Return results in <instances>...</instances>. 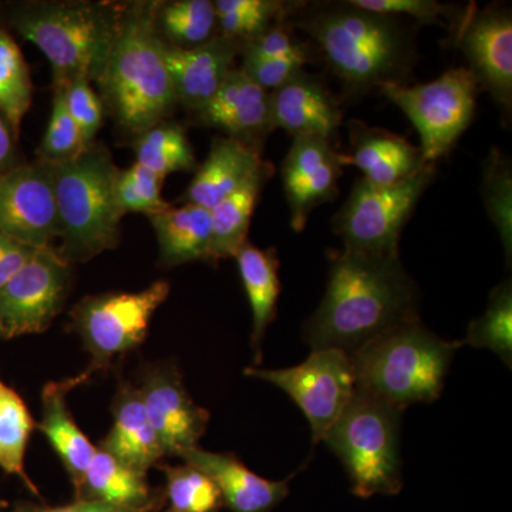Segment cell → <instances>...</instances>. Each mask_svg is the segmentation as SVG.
<instances>
[{
    "label": "cell",
    "instance_id": "cell-11",
    "mask_svg": "<svg viewBox=\"0 0 512 512\" xmlns=\"http://www.w3.org/2000/svg\"><path fill=\"white\" fill-rule=\"evenodd\" d=\"M244 375L284 390L311 424L315 444L325 439L356 392L352 359L339 349L312 350L305 362L288 369L247 367Z\"/></svg>",
    "mask_w": 512,
    "mask_h": 512
},
{
    "label": "cell",
    "instance_id": "cell-4",
    "mask_svg": "<svg viewBox=\"0 0 512 512\" xmlns=\"http://www.w3.org/2000/svg\"><path fill=\"white\" fill-rule=\"evenodd\" d=\"M121 3L28 0L0 6L2 19L52 66L53 89L84 77L96 83L109 57Z\"/></svg>",
    "mask_w": 512,
    "mask_h": 512
},
{
    "label": "cell",
    "instance_id": "cell-22",
    "mask_svg": "<svg viewBox=\"0 0 512 512\" xmlns=\"http://www.w3.org/2000/svg\"><path fill=\"white\" fill-rule=\"evenodd\" d=\"M92 375L93 373L86 369L79 376L69 377L62 382L47 383L42 392V420L37 424V429L45 434L50 446L69 473L76 493H79L82 487L84 474L96 454L97 447L93 446L92 441L87 439L86 434L74 421L73 414L67 406V394L87 382Z\"/></svg>",
    "mask_w": 512,
    "mask_h": 512
},
{
    "label": "cell",
    "instance_id": "cell-23",
    "mask_svg": "<svg viewBox=\"0 0 512 512\" xmlns=\"http://www.w3.org/2000/svg\"><path fill=\"white\" fill-rule=\"evenodd\" d=\"M350 138L352 153L345 154V163L359 168L363 180L370 184L384 187L400 183L426 165L419 147L390 131L352 121Z\"/></svg>",
    "mask_w": 512,
    "mask_h": 512
},
{
    "label": "cell",
    "instance_id": "cell-10",
    "mask_svg": "<svg viewBox=\"0 0 512 512\" xmlns=\"http://www.w3.org/2000/svg\"><path fill=\"white\" fill-rule=\"evenodd\" d=\"M170 291L168 282L158 281L143 291L87 296L74 306L72 329L92 355L90 372L107 369L116 357L144 342L154 313Z\"/></svg>",
    "mask_w": 512,
    "mask_h": 512
},
{
    "label": "cell",
    "instance_id": "cell-26",
    "mask_svg": "<svg viewBox=\"0 0 512 512\" xmlns=\"http://www.w3.org/2000/svg\"><path fill=\"white\" fill-rule=\"evenodd\" d=\"M234 258L237 259L239 275L251 306V345L256 362H259L262 340L266 329L276 318V306L281 295L279 259L275 248L261 249L248 241Z\"/></svg>",
    "mask_w": 512,
    "mask_h": 512
},
{
    "label": "cell",
    "instance_id": "cell-12",
    "mask_svg": "<svg viewBox=\"0 0 512 512\" xmlns=\"http://www.w3.org/2000/svg\"><path fill=\"white\" fill-rule=\"evenodd\" d=\"M73 265L55 247L40 248L0 289V326L3 338L45 332L62 311L72 285Z\"/></svg>",
    "mask_w": 512,
    "mask_h": 512
},
{
    "label": "cell",
    "instance_id": "cell-16",
    "mask_svg": "<svg viewBox=\"0 0 512 512\" xmlns=\"http://www.w3.org/2000/svg\"><path fill=\"white\" fill-rule=\"evenodd\" d=\"M137 392L165 456L180 457L198 446L208 429L210 413L194 403L177 369H151Z\"/></svg>",
    "mask_w": 512,
    "mask_h": 512
},
{
    "label": "cell",
    "instance_id": "cell-20",
    "mask_svg": "<svg viewBox=\"0 0 512 512\" xmlns=\"http://www.w3.org/2000/svg\"><path fill=\"white\" fill-rule=\"evenodd\" d=\"M217 484L225 507L232 512H272L289 494V480H266L249 470L232 453H212L192 447L180 456Z\"/></svg>",
    "mask_w": 512,
    "mask_h": 512
},
{
    "label": "cell",
    "instance_id": "cell-19",
    "mask_svg": "<svg viewBox=\"0 0 512 512\" xmlns=\"http://www.w3.org/2000/svg\"><path fill=\"white\" fill-rule=\"evenodd\" d=\"M271 101L272 127L296 136H316L332 141L342 124L338 101L318 77L302 72L274 92Z\"/></svg>",
    "mask_w": 512,
    "mask_h": 512
},
{
    "label": "cell",
    "instance_id": "cell-48",
    "mask_svg": "<svg viewBox=\"0 0 512 512\" xmlns=\"http://www.w3.org/2000/svg\"><path fill=\"white\" fill-rule=\"evenodd\" d=\"M0 339H5V338H3V330H2V326H0Z\"/></svg>",
    "mask_w": 512,
    "mask_h": 512
},
{
    "label": "cell",
    "instance_id": "cell-17",
    "mask_svg": "<svg viewBox=\"0 0 512 512\" xmlns=\"http://www.w3.org/2000/svg\"><path fill=\"white\" fill-rule=\"evenodd\" d=\"M194 114L201 126L220 128L227 137L259 151L274 130L269 93L256 86L241 67L232 70L217 94Z\"/></svg>",
    "mask_w": 512,
    "mask_h": 512
},
{
    "label": "cell",
    "instance_id": "cell-6",
    "mask_svg": "<svg viewBox=\"0 0 512 512\" xmlns=\"http://www.w3.org/2000/svg\"><path fill=\"white\" fill-rule=\"evenodd\" d=\"M53 165L60 218V247L67 264H82L119 247L124 214L116 198L120 168L106 147L94 143L79 157Z\"/></svg>",
    "mask_w": 512,
    "mask_h": 512
},
{
    "label": "cell",
    "instance_id": "cell-49",
    "mask_svg": "<svg viewBox=\"0 0 512 512\" xmlns=\"http://www.w3.org/2000/svg\"><path fill=\"white\" fill-rule=\"evenodd\" d=\"M168 512H171V511H168Z\"/></svg>",
    "mask_w": 512,
    "mask_h": 512
},
{
    "label": "cell",
    "instance_id": "cell-33",
    "mask_svg": "<svg viewBox=\"0 0 512 512\" xmlns=\"http://www.w3.org/2000/svg\"><path fill=\"white\" fill-rule=\"evenodd\" d=\"M32 97V79L22 50L8 30L0 28V117L16 137H19Z\"/></svg>",
    "mask_w": 512,
    "mask_h": 512
},
{
    "label": "cell",
    "instance_id": "cell-24",
    "mask_svg": "<svg viewBox=\"0 0 512 512\" xmlns=\"http://www.w3.org/2000/svg\"><path fill=\"white\" fill-rule=\"evenodd\" d=\"M100 448L144 474L165 457L137 389L131 384H121L113 404V424Z\"/></svg>",
    "mask_w": 512,
    "mask_h": 512
},
{
    "label": "cell",
    "instance_id": "cell-37",
    "mask_svg": "<svg viewBox=\"0 0 512 512\" xmlns=\"http://www.w3.org/2000/svg\"><path fill=\"white\" fill-rule=\"evenodd\" d=\"M52 114L47 124L45 136L37 148V160L43 163L60 164L79 157L86 148L80 128L74 123L66 109L63 94L53 90Z\"/></svg>",
    "mask_w": 512,
    "mask_h": 512
},
{
    "label": "cell",
    "instance_id": "cell-29",
    "mask_svg": "<svg viewBox=\"0 0 512 512\" xmlns=\"http://www.w3.org/2000/svg\"><path fill=\"white\" fill-rule=\"evenodd\" d=\"M35 429L22 397L0 380V468L8 476L18 477L30 493L40 497L39 488L25 470L26 450Z\"/></svg>",
    "mask_w": 512,
    "mask_h": 512
},
{
    "label": "cell",
    "instance_id": "cell-30",
    "mask_svg": "<svg viewBox=\"0 0 512 512\" xmlns=\"http://www.w3.org/2000/svg\"><path fill=\"white\" fill-rule=\"evenodd\" d=\"M156 26L167 45L180 49L204 45L220 35L214 2L210 0L157 2Z\"/></svg>",
    "mask_w": 512,
    "mask_h": 512
},
{
    "label": "cell",
    "instance_id": "cell-7",
    "mask_svg": "<svg viewBox=\"0 0 512 512\" xmlns=\"http://www.w3.org/2000/svg\"><path fill=\"white\" fill-rule=\"evenodd\" d=\"M404 410L356 389L325 441L342 461L356 497L402 491L400 421Z\"/></svg>",
    "mask_w": 512,
    "mask_h": 512
},
{
    "label": "cell",
    "instance_id": "cell-13",
    "mask_svg": "<svg viewBox=\"0 0 512 512\" xmlns=\"http://www.w3.org/2000/svg\"><path fill=\"white\" fill-rule=\"evenodd\" d=\"M0 231L35 248L60 239L53 165L22 163L0 177Z\"/></svg>",
    "mask_w": 512,
    "mask_h": 512
},
{
    "label": "cell",
    "instance_id": "cell-18",
    "mask_svg": "<svg viewBox=\"0 0 512 512\" xmlns=\"http://www.w3.org/2000/svg\"><path fill=\"white\" fill-rule=\"evenodd\" d=\"M242 45L217 35L210 42L192 49L165 43V62L173 79L178 104L192 113L204 107L221 89L232 70Z\"/></svg>",
    "mask_w": 512,
    "mask_h": 512
},
{
    "label": "cell",
    "instance_id": "cell-35",
    "mask_svg": "<svg viewBox=\"0 0 512 512\" xmlns=\"http://www.w3.org/2000/svg\"><path fill=\"white\" fill-rule=\"evenodd\" d=\"M483 201L488 217L497 228L508 261L512 251V167L510 158L493 148L483 167Z\"/></svg>",
    "mask_w": 512,
    "mask_h": 512
},
{
    "label": "cell",
    "instance_id": "cell-47",
    "mask_svg": "<svg viewBox=\"0 0 512 512\" xmlns=\"http://www.w3.org/2000/svg\"><path fill=\"white\" fill-rule=\"evenodd\" d=\"M8 507V503L6 501H3L2 498H0V508Z\"/></svg>",
    "mask_w": 512,
    "mask_h": 512
},
{
    "label": "cell",
    "instance_id": "cell-31",
    "mask_svg": "<svg viewBox=\"0 0 512 512\" xmlns=\"http://www.w3.org/2000/svg\"><path fill=\"white\" fill-rule=\"evenodd\" d=\"M136 163L153 171L161 180L173 173H191L198 168L185 128L173 121H161L134 138Z\"/></svg>",
    "mask_w": 512,
    "mask_h": 512
},
{
    "label": "cell",
    "instance_id": "cell-34",
    "mask_svg": "<svg viewBox=\"0 0 512 512\" xmlns=\"http://www.w3.org/2000/svg\"><path fill=\"white\" fill-rule=\"evenodd\" d=\"M463 345L490 349L511 366L512 359V288L511 281L503 282L491 293L484 315L468 326Z\"/></svg>",
    "mask_w": 512,
    "mask_h": 512
},
{
    "label": "cell",
    "instance_id": "cell-25",
    "mask_svg": "<svg viewBox=\"0 0 512 512\" xmlns=\"http://www.w3.org/2000/svg\"><path fill=\"white\" fill-rule=\"evenodd\" d=\"M148 220L157 235L160 264L165 268L211 261V212L198 205L168 207Z\"/></svg>",
    "mask_w": 512,
    "mask_h": 512
},
{
    "label": "cell",
    "instance_id": "cell-40",
    "mask_svg": "<svg viewBox=\"0 0 512 512\" xmlns=\"http://www.w3.org/2000/svg\"><path fill=\"white\" fill-rule=\"evenodd\" d=\"M311 60L309 55H296L288 57H276V59H249L242 60V72L256 86L272 93L279 87L292 80L296 74L301 73L303 66Z\"/></svg>",
    "mask_w": 512,
    "mask_h": 512
},
{
    "label": "cell",
    "instance_id": "cell-21",
    "mask_svg": "<svg viewBox=\"0 0 512 512\" xmlns=\"http://www.w3.org/2000/svg\"><path fill=\"white\" fill-rule=\"evenodd\" d=\"M264 163L261 151L256 148L234 138L215 137L210 153L204 163L198 165L180 201L212 210L247 183Z\"/></svg>",
    "mask_w": 512,
    "mask_h": 512
},
{
    "label": "cell",
    "instance_id": "cell-8",
    "mask_svg": "<svg viewBox=\"0 0 512 512\" xmlns=\"http://www.w3.org/2000/svg\"><path fill=\"white\" fill-rule=\"evenodd\" d=\"M436 167L426 164L407 180L393 185L357 180L348 200L333 217L345 251L366 255L399 254L404 225L412 217L421 195L434 180Z\"/></svg>",
    "mask_w": 512,
    "mask_h": 512
},
{
    "label": "cell",
    "instance_id": "cell-46",
    "mask_svg": "<svg viewBox=\"0 0 512 512\" xmlns=\"http://www.w3.org/2000/svg\"><path fill=\"white\" fill-rule=\"evenodd\" d=\"M13 512H43V510H39L36 507H29V505H23V507H19L18 510Z\"/></svg>",
    "mask_w": 512,
    "mask_h": 512
},
{
    "label": "cell",
    "instance_id": "cell-5",
    "mask_svg": "<svg viewBox=\"0 0 512 512\" xmlns=\"http://www.w3.org/2000/svg\"><path fill=\"white\" fill-rule=\"evenodd\" d=\"M460 346L434 335L419 319L403 323L349 355L356 389L402 410L434 402Z\"/></svg>",
    "mask_w": 512,
    "mask_h": 512
},
{
    "label": "cell",
    "instance_id": "cell-28",
    "mask_svg": "<svg viewBox=\"0 0 512 512\" xmlns=\"http://www.w3.org/2000/svg\"><path fill=\"white\" fill-rule=\"evenodd\" d=\"M77 498L99 500L121 507H153L146 474L126 466L106 451L97 448L84 474Z\"/></svg>",
    "mask_w": 512,
    "mask_h": 512
},
{
    "label": "cell",
    "instance_id": "cell-39",
    "mask_svg": "<svg viewBox=\"0 0 512 512\" xmlns=\"http://www.w3.org/2000/svg\"><path fill=\"white\" fill-rule=\"evenodd\" d=\"M63 94L64 104L70 116L80 128L87 147L93 146L104 121V106L99 94L94 92L92 82L77 77L72 82L56 87Z\"/></svg>",
    "mask_w": 512,
    "mask_h": 512
},
{
    "label": "cell",
    "instance_id": "cell-27",
    "mask_svg": "<svg viewBox=\"0 0 512 512\" xmlns=\"http://www.w3.org/2000/svg\"><path fill=\"white\" fill-rule=\"evenodd\" d=\"M274 174L271 163L261 165L247 183L232 192L211 212V261L234 258L242 245L248 241L249 225L254 215L259 195L266 181Z\"/></svg>",
    "mask_w": 512,
    "mask_h": 512
},
{
    "label": "cell",
    "instance_id": "cell-14",
    "mask_svg": "<svg viewBox=\"0 0 512 512\" xmlns=\"http://www.w3.org/2000/svg\"><path fill=\"white\" fill-rule=\"evenodd\" d=\"M456 40L478 87L510 113L512 107V16L510 9H468Z\"/></svg>",
    "mask_w": 512,
    "mask_h": 512
},
{
    "label": "cell",
    "instance_id": "cell-9",
    "mask_svg": "<svg viewBox=\"0 0 512 512\" xmlns=\"http://www.w3.org/2000/svg\"><path fill=\"white\" fill-rule=\"evenodd\" d=\"M478 90L476 77L467 67L448 70L439 79L419 86L380 87V93L396 104L419 131L424 164H434L446 156L470 126Z\"/></svg>",
    "mask_w": 512,
    "mask_h": 512
},
{
    "label": "cell",
    "instance_id": "cell-15",
    "mask_svg": "<svg viewBox=\"0 0 512 512\" xmlns=\"http://www.w3.org/2000/svg\"><path fill=\"white\" fill-rule=\"evenodd\" d=\"M345 154L332 141L316 136H296L282 164V181L291 210V227L305 229L309 215L338 195Z\"/></svg>",
    "mask_w": 512,
    "mask_h": 512
},
{
    "label": "cell",
    "instance_id": "cell-32",
    "mask_svg": "<svg viewBox=\"0 0 512 512\" xmlns=\"http://www.w3.org/2000/svg\"><path fill=\"white\" fill-rule=\"evenodd\" d=\"M220 35L241 43L251 42L272 26L292 18L301 2L278 0H217L214 2Z\"/></svg>",
    "mask_w": 512,
    "mask_h": 512
},
{
    "label": "cell",
    "instance_id": "cell-41",
    "mask_svg": "<svg viewBox=\"0 0 512 512\" xmlns=\"http://www.w3.org/2000/svg\"><path fill=\"white\" fill-rule=\"evenodd\" d=\"M356 8L380 13V15L410 16L420 23H439L441 18L447 16L448 8L434 0H349Z\"/></svg>",
    "mask_w": 512,
    "mask_h": 512
},
{
    "label": "cell",
    "instance_id": "cell-44",
    "mask_svg": "<svg viewBox=\"0 0 512 512\" xmlns=\"http://www.w3.org/2000/svg\"><path fill=\"white\" fill-rule=\"evenodd\" d=\"M18 138L9 124L0 117V177L22 164Z\"/></svg>",
    "mask_w": 512,
    "mask_h": 512
},
{
    "label": "cell",
    "instance_id": "cell-38",
    "mask_svg": "<svg viewBox=\"0 0 512 512\" xmlns=\"http://www.w3.org/2000/svg\"><path fill=\"white\" fill-rule=\"evenodd\" d=\"M164 181L157 177L153 171L134 163L127 170H120L116 180V198L120 210L126 215L127 212L134 214H157L170 207L164 201Z\"/></svg>",
    "mask_w": 512,
    "mask_h": 512
},
{
    "label": "cell",
    "instance_id": "cell-2",
    "mask_svg": "<svg viewBox=\"0 0 512 512\" xmlns=\"http://www.w3.org/2000/svg\"><path fill=\"white\" fill-rule=\"evenodd\" d=\"M292 18L315 40L348 93L404 84L412 72L416 47L399 18L350 2L299 9Z\"/></svg>",
    "mask_w": 512,
    "mask_h": 512
},
{
    "label": "cell",
    "instance_id": "cell-3",
    "mask_svg": "<svg viewBox=\"0 0 512 512\" xmlns=\"http://www.w3.org/2000/svg\"><path fill=\"white\" fill-rule=\"evenodd\" d=\"M156 8L157 2L120 5L116 36L96 82L117 127L134 138L167 120L178 106Z\"/></svg>",
    "mask_w": 512,
    "mask_h": 512
},
{
    "label": "cell",
    "instance_id": "cell-36",
    "mask_svg": "<svg viewBox=\"0 0 512 512\" xmlns=\"http://www.w3.org/2000/svg\"><path fill=\"white\" fill-rule=\"evenodd\" d=\"M160 468L167 478L165 495L171 512H220L224 507L217 484L198 468L187 463Z\"/></svg>",
    "mask_w": 512,
    "mask_h": 512
},
{
    "label": "cell",
    "instance_id": "cell-42",
    "mask_svg": "<svg viewBox=\"0 0 512 512\" xmlns=\"http://www.w3.org/2000/svg\"><path fill=\"white\" fill-rule=\"evenodd\" d=\"M241 53L249 59H276V57L309 55V50L292 36L282 22L272 26L251 42L245 43Z\"/></svg>",
    "mask_w": 512,
    "mask_h": 512
},
{
    "label": "cell",
    "instance_id": "cell-45",
    "mask_svg": "<svg viewBox=\"0 0 512 512\" xmlns=\"http://www.w3.org/2000/svg\"><path fill=\"white\" fill-rule=\"evenodd\" d=\"M148 508L121 507L104 503L99 500H87V498H77L72 504L62 505V507L47 508L43 512H147Z\"/></svg>",
    "mask_w": 512,
    "mask_h": 512
},
{
    "label": "cell",
    "instance_id": "cell-43",
    "mask_svg": "<svg viewBox=\"0 0 512 512\" xmlns=\"http://www.w3.org/2000/svg\"><path fill=\"white\" fill-rule=\"evenodd\" d=\"M39 249L23 244L0 231V289L8 284L23 266L32 261Z\"/></svg>",
    "mask_w": 512,
    "mask_h": 512
},
{
    "label": "cell",
    "instance_id": "cell-1",
    "mask_svg": "<svg viewBox=\"0 0 512 512\" xmlns=\"http://www.w3.org/2000/svg\"><path fill=\"white\" fill-rule=\"evenodd\" d=\"M419 319L416 284L399 254L330 255L325 296L303 336L316 349H339L352 355L396 326Z\"/></svg>",
    "mask_w": 512,
    "mask_h": 512
}]
</instances>
